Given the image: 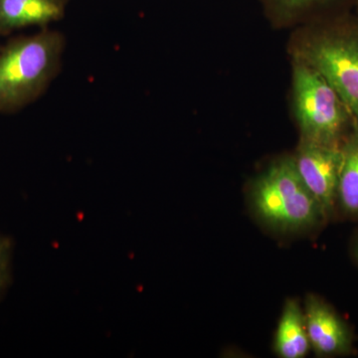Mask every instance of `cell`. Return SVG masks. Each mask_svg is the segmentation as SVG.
I'll return each instance as SVG.
<instances>
[{"label": "cell", "mask_w": 358, "mask_h": 358, "mask_svg": "<svg viewBox=\"0 0 358 358\" xmlns=\"http://www.w3.org/2000/svg\"><path fill=\"white\" fill-rule=\"evenodd\" d=\"M293 159L301 180L319 201L327 217L338 201L343 148L338 145L301 138Z\"/></svg>", "instance_id": "obj_5"}, {"label": "cell", "mask_w": 358, "mask_h": 358, "mask_svg": "<svg viewBox=\"0 0 358 358\" xmlns=\"http://www.w3.org/2000/svg\"><path fill=\"white\" fill-rule=\"evenodd\" d=\"M57 1L60 2V3H63V1H64V0H57Z\"/></svg>", "instance_id": "obj_13"}, {"label": "cell", "mask_w": 358, "mask_h": 358, "mask_svg": "<svg viewBox=\"0 0 358 358\" xmlns=\"http://www.w3.org/2000/svg\"><path fill=\"white\" fill-rule=\"evenodd\" d=\"M7 254H8V244L4 240L0 239V285L6 275Z\"/></svg>", "instance_id": "obj_11"}, {"label": "cell", "mask_w": 358, "mask_h": 358, "mask_svg": "<svg viewBox=\"0 0 358 358\" xmlns=\"http://www.w3.org/2000/svg\"><path fill=\"white\" fill-rule=\"evenodd\" d=\"M327 1L329 0H264L273 13L285 20L298 17Z\"/></svg>", "instance_id": "obj_10"}, {"label": "cell", "mask_w": 358, "mask_h": 358, "mask_svg": "<svg viewBox=\"0 0 358 358\" xmlns=\"http://www.w3.org/2000/svg\"><path fill=\"white\" fill-rule=\"evenodd\" d=\"M273 350L280 358H303L310 350L303 307L296 299L285 301Z\"/></svg>", "instance_id": "obj_7"}, {"label": "cell", "mask_w": 358, "mask_h": 358, "mask_svg": "<svg viewBox=\"0 0 358 358\" xmlns=\"http://www.w3.org/2000/svg\"><path fill=\"white\" fill-rule=\"evenodd\" d=\"M63 50L58 33L16 40L0 54V110L14 109L38 96L55 75Z\"/></svg>", "instance_id": "obj_2"}, {"label": "cell", "mask_w": 358, "mask_h": 358, "mask_svg": "<svg viewBox=\"0 0 358 358\" xmlns=\"http://www.w3.org/2000/svg\"><path fill=\"white\" fill-rule=\"evenodd\" d=\"M57 0H0V31L30 25H42L62 16Z\"/></svg>", "instance_id": "obj_8"}, {"label": "cell", "mask_w": 358, "mask_h": 358, "mask_svg": "<svg viewBox=\"0 0 358 358\" xmlns=\"http://www.w3.org/2000/svg\"><path fill=\"white\" fill-rule=\"evenodd\" d=\"M303 312L310 350L317 357H338L352 352V331L329 303L315 294H308Z\"/></svg>", "instance_id": "obj_6"}, {"label": "cell", "mask_w": 358, "mask_h": 358, "mask_svg": "<svg viewBox=\"0 0 358 358\" xmlns=\"http://www.w3.org/2000/svg\"><path fill=\"white\" fill-rule=\"evenodd\" d=\"M248 199L257 220L282 234L305 232L327 218L291 157L277 160L261 173L252 183Z\"/></svg>", "instance_id": "obj_1"}, {"label": "cell", "mask_w": 358, "mask_h": 358, "mask_svg": "<svg viewBox=\"0 0 358 358\" xmlns=\"http://www.w3.org/2000/svg\"><path fill=\"white\" fill-rule=\"evenodd\" d=\"M341 148L343 164L336 203L346 215L358 217V133Z\"/></svg>", "instance_id": "obj_9"}, {"label": "cell", "mask_w": 358, "mask_h": 358, "mask_svg": "<svg viewBox=\"0 0 358 358\" xmlns=\"http://www.w3.org/2000/svg\"><path fill=\"white\" fill-rule=\"evenodd\" d=\"M353 255H355V260L358 262V240L357 243H355V247H353Z\"/></svg>", "instance_id": "obj_12"}, {"label": "cell", "mask_w": 358, "mask_h": 358, "mask_svg": "<svg viewBox=\"0 0 358 358\" xmlns=\"http://www.w3.org/2000/svg\"><path fill=\"white\" fill-rule=\"evenodd\" d=\"M293 85L301 138L338 145L348 110L331 85L319 71L301 60L294 65Z\"/></svg>", "instance_id": "obj_3"}, {"label": "cell", "mask_w": 358, "mask_h": 358, "mask_svg": "<svg viewBox=\"0 0 358 358\" xmlns=\"http://www.w3.org/2000/svg\"><path fill=\"white\" fill-rule=\"evenodd\" d=\"M301 60L319 71L358 126V38L329 35L303 45Z\"/></svg>", "instance_id": "obj_4"}]
</instances>
